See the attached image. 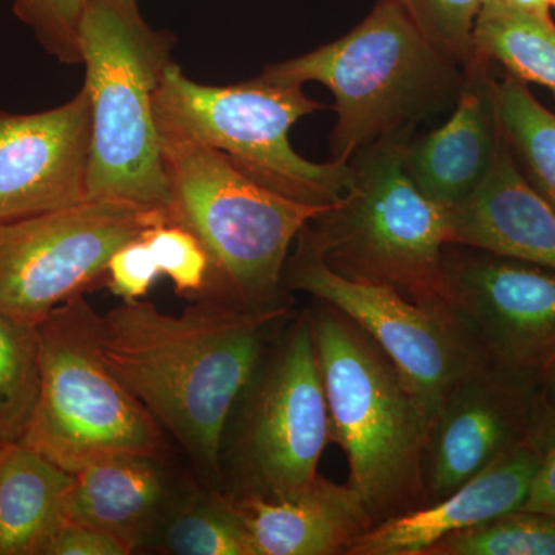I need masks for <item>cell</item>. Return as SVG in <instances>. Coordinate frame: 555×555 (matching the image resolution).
Segmentation results:
<instances>
[{
	"instance_id": "cell-1",
	"label": "cell",
	"mask_w": 555,
	"mask_h": 555,
	"mask_svg": "<svg viewBox=\"0 0 555 555\" xmlns=\"http://www.w3.org/2000/svg\"><path fill=\"white\" fill-rule=\"evenodd\" d=\"M294 305L246 310L199 298L179 315L124 301L101 315V353L188 456L193 476L221 494V447L233 406Z\"/></svg>"
},
{
	"instance_id": "cell-2",
	"label": "cell",
	"mask_w": 555,
	"mask_h": 555,
	"mask_svg": "<svg viewBox=\"0 0 555 555\" xmlns=\"http://www.w3.org/2000/svg\"><path fill=\"white\" fill-rule=\"evenodd\" d=\"M326 392L331 441L374 525L425 506L430 418L382 347L349 317L309 308Z\"/></svg>"
},
{
	"instance_id": "cell-3",
	"label": "cell",
	"mask_w": 555,
	"mask_h": 555,
	"mask_svg": "<svg viewBox=\"0 0 555 555\" xmlns=\"http://www.w3.org/2000/svg\"><path fill=\"white\" fill-rule=\"evenodd\" d=\"M169 222L190 230L208 257L201 298L246 310L294 305L284 287L288 250L301 230L337 206L288 198L244 173L224 153L160 134Z\"/></svg>"
},
{
	"instance_id": "cell-4",
	"label": "cell",
	"mask_w": 555,
	"mask_h": 555,
	"mask_svg": "<svg viewBox=\"0 0 555 555\" xmlns=\"http://www.w3.org/2000/svg\"><path fill=\"white\" fill-rule=\"evenodd\" d=\"M175 39L153 30L138 0H87L79 46L91 102L87 199H113L169 218L170 189L155 93Z\"/></svg>"
},
{
	"instance_id": "cell-5",
	"label": "cell",
	"mask_w": 555,
	"mask_h": 555,
	"mask_svg": "<svg viewBox=\"0 0 555 555\" xmlns=\"http://www.w3.org/2000/svg\"><path fill=\"white\" fill-rule=\"evenodd\" d=\"M459 64L436 49L398 0H379L345 38L262 75L281 82H318L335 98L332 155L349 164L372 142L429 116L459 86Z\"/></svg>"
},
{
	"instance_id": "cell-6",
	"label": "cell",
	"mask_w": 555,
	"mask_h": 555,
	"mask_svg": "<svg viewBox=\"0 0 555 555\" xmlns=\"http://www.w3.org/2000/svg\"><path fill=\"white\" fill-rule=\"evenodd\" d=\"M353 170L349 192L308 225L321 257L341 275L393 288L459 321L444 270L449 208L416 188L397 138L378 141Z\"/></svg>"
},
{
	"instance_id": "cell-7",
	"label": "cell",
	"mask_w": 555,
	"mask_h": 555,
	"mask_svg": "<svg viewBox=\"0 0 555 555\" xmlns=\"http://www.w3.org/2000/svg\"><path fill=\"white\" fill-rule=\"evenodd\" d=\"M39 392L21 443L69 474L108 456L167 455V434L109 371L83 295L38 326Z\"/></svg>"
},
{
	"instance_id": "cell-8",
	"label": "cell",
	"mask_w": 555,
	"mask_h": 555,
	"mask_svg": "<svg viewBox=\"0 0 555 555\" xmlns=\"http://www.w3.org/2000/svg\"><path fill=\"white\" fill-rule=\"evenodd\" d=\"M331 441L326 392L309 309L270 341L225 426L221 494L281 500L315 483Z\"/></svg>"
},
{
	"instance_id": "cell-9",
	"label": "cell",
	"mask_w": 555,
	"mask_h": 555,
	"mask_svg": "<svg viewBox=\"0 0 555 555\" xmlns=\"http://www.w3.org/2000/svg\"><path fill=\"white\" fill-rule=\"evenodd\" d=\"M323 108L306 96L301 83L261 75L236 86H203L175 62L164 68L155 93L159 134L218 150L248 177L288 198L332 206L352 188L356 170L338 160L310 163L288 141L294 124Z\"/></svg>"
},
{
	"instance_id": "cell-10",
	"label": "cell",
	"mask_w": 555,
	"mask_h": 555,
	"mask_svg": "<svg viewBox=\"0 0 555 555\" xmlns=\"http://www.w3.org/2000/svg\"><path fill=\"white\" fill-rule=\"evenodd\" d=\"M163 222V211L113 199L0 222V310L38 327L107 275L118 248Z\"/></svg>"
},
{
	"instance_id": "cell-11",
	"label": "cell",
	"mask_w": 555,
	"mask_h": 555,
	"mask_svg": "<svg viewBox=\"0 0 555 555\" xmlns=\"http://www.w3.org/2000/svg\"><path fill=\"white\" fill-rule=\"evenodd\" d=\"M287 259L284 287L312 295L349 317L392 360L433 423L449 390L488 360L465 327L393 288L352 280L326 264L308 225ZM433 426V425H430Z\"/></svg>"
},
{
	"instance_id": "cell-12",
	"label": "cell",
	"mask_w": 555,
	"mask_h": 555,
	"mask_svg": "<svg viewBox=\"0 0 555 555\" xmlns=\"http://www.w3.org/2000/svg\"><path fill=\"white\" fill-rule=\"evenodd\" d=\"M448 247L444 270L455 315L481 353L502 366L542 372L555 356V270Z\"/></svg>"
},
{
	"instance_id": "cell-13",
	"label": "cell",
	"mask_w": 555,
	"mask_h": 555,
	"mask_svg": "<svg viewBox=\"0 0 555 555\" xmlns=\"http://www.w3.org/2000/svg\"><path fill=\"white\" fill-rule=\"evenodd\" d=\"M539 375L485 360L449 390L427 440L425 506L528 440Z\"/></svg>"
},
{
	"instance_id": "cell-14",
	"label": "cell",
	"mask_w": 555,
	"mask_h": 555,
	"mask_svg": "<svg viewBox=\"0 0 555 555\" xmlns=\"http://www.w3.org/2000/svg\"><path fill=\"white\" fill-rule=\"evenodd\" d=\"M90 150L86 87L47 112L13 115L0 109V222L86 201Z\"/></svg>"
},
{
	"instance_id": "cell-15",
	"label": "cell",
	"mask_w": 555,
	"mask_h": 555,
	"mask_svg": "<svg viewBox=\"0 0 555 555\" xmlns=\"http://www.w3.org/2000/svg\"><path fill=\"white\" fill-rule=\"evenodd\" d=\"M64 521L107 532L131 554L149 551L179 496L195 483L179 477L166 455L108 456L72 474Z\"/></svg>"
},
{
	"instance_id": "cell-16",
	"label": "cell",
	"mask_w": 555,
	"mask_h": 555,
	"mask_svg": "<svg viewBox=\"0 0 555 555\" xmlns=\"http://www.w3.org/2000/svg\"><path fill=\"white\" fill-rule=\"evenodd\" d=\"M542 459L526 440L438 502L372 526L346 555H426L455 532L520 509Z\"/></svg>"
},
{
	"instance_id": "cell-17",
	"label": "cell",
	"mask_w": 555,
	"mask_h": 555,
	"mask_svg": "<svg viewBox=\"0 0 555 555\" xmlns=\"http://www.w3.org/2000/svg\"><path fill=\"white\" fill-rule=\"evenodd\" d=\"M449 246L555 270V211L528 184L502 133L483 181L465 203L449 208Z\"/></svg>"
},
{
	"instance_id": "cell-18",
	"label": "cell",
	"mask_w": 555,
	"mask_h": 555,
	"mask_svg": "<svg viewBox=\"0 0 555 555\" xmlns=\"http://www.w3.org/2000/svg\"><path fill=\"white\" fill-rule=\"evenodd\" d=\"M486 62L470 61L459 104L440 129L404 147V164L423 193L454 208L465 203L483 181L494 159L500 130L494 79Z\"/></svg>"
},
{
	"instance_id": "cell-19",
	"label": "cell",
	"mask_w": 555,
	"mask_h": 555,
	"mask_svg": "<svg viewBox=\"0 0 555 555\" xmlns=\"http://www.w3.org/2000/svg\"><path fill=\"white\" fill-rule=\"evenodd\" d=\"M230 503L255 555H346L358 537L374 526L356 489L323 477L288 499Z\"/></svg>"
},
{
	"instance_id": "cell-20",
	"label": "cell",
	"mask_w": 555,
	"mask_h": 555,
	"mask_svg": "<svg viewBox=\"0 0 555 555\" xmlns=\"http://www.w3.org/2000/svg\"><path fill=\"white\" fill-rule=\"evenodd\" d=\"M72 474L21 441L0 447V555H43L64 521Z\"/></svg>"
},
{
	"instance_id": "cell-21",
	"label": "cell",
	"mask_w": 555,
	"mask_h": 555,
	"mask_svg": "<svg viewBox=\"0 0 555 555\" xmlns=\"http://www.w3.org/2000/svg\"><path fill=\"white\" fill-rule=\"evenodd\" d=\"M496 62L507 75L545 86L555 100V24L507 5L483 0L473 31V60Z\"/></svg>"
},
{
	"instance_id": "cell-22",
	"label": "cell",
	"mask_w": 555,
	"mask_h": 555,
	"mask_svg": "<svg viewBox=\"0 0 555 555\" xmlns=\"http://www.w3.org/2000/svg\"><path fill=\"white\" fill-rule=\"evenodd\" d=\"M150 550L170 555H255L228 496L198 480L179 496Z\"/></svg>"
},
{
	"instance_id": "cell-23",
	"label": "cell",
	"mask_w": 555,
	"mask_h": 555,
	"mask_svg": "<svg viewBox=\"0 0 555 555\" xmlns=\"http://www.w3.org/2000/svg\"><path fill=\"white\" fill-rule=\"evenodd\" d=\"M496 120L511 155L528 184L555 211V115L528 82L507 75L494 80Z\"/></svg>"
},
{
	"instance_id": "cell-24",
	"label": "cell",
	"mask_w": 555,
	"mask_h": 555,
	"mask_svg": "<svg viewBox=\"0 0 555 555\" xmlns=\"http://www.w3.org/2000/svg\"><path fill=\"white\" fill-rule=\"evenodd\" d=\"M38 392V327L0 310V447L24 436Z\"/></svg>"
},
{
	"instance_id": "cell-25",
	"label": "cell",
	"mask_w": 555,
	"mask_h": 555,
	"mask_svg": "<svg viewBox=\"0 0 555 555\" xmlns=\"http://www.w3.org/2000/svg\"><path fill=\"white\" fill-rule=\"evenodd\" d=\"M426 555H555V516L520 507L440 540Z\"/></svg>"
},
{
	"instance_id": "cell-26",
	"label": "cell",
	"mask_w": 555,
	"mask_h": 555,
	"mask_svg": "<svg viewBox=\"0 0 555 555\" xmlns=\"http://www.w3.org/2000/svg\"><path fill=\"white\" fill-rule=\"evenodd\" d=\"M158 266L182 297L199 299L207 287L208 257L203 244L182 225L163 222L141 235Z\"/></svg>"
},
{
	"instance_id": "cell-27",
	"label": "cell",
	"mask_w": 555,
	"mask_h": 555,
	"mask_svg": "<svg viewBox=\"0 0 555 555\" xmlns=\"http://www.w3.org/2000/svg\"><path fill=\"white\" fill-rule=\"evenodd\" d=\"M436 49L467 67L473 31L483 0H398Z\"/></svg>"
},
{
	"instance_id": "cell-28",
	"label": "cell",
	"mask_w": 555,
	"mask_h": 555,
	"mask_svg": "<svg viewBox=\"0 0 555 555\" xmlns=\"http://www.w3.org/2000/svg\"><path fill=\"white\" fill-rule=\"evenodd\" d=\"M13 9L47 53L65 65L82 64L79 31L87 0H13Z\"/></svg>"
},
{
	"instance_id": "cell-29",
	"label": "cell",
	"mask_w": 555,
	"mask_h": 555,
	"mask_svg": "<svg viewBox=\"0 0 555 555\" xmlns=\"http://www.w3.org/2000/svg\"><path fill=\"white\" fill-rule=\"evenodd\" d=\"M159 276L158 266L141 236L124 244L109 258L108 287L122 301L144 298Z\"/></svg>"
},
{
	"instance_id": "cell-30",
	"label": "cell",
	"mask_w": 555,
	"mask_h": 555,
	"mask_svg": "<svg viewBox=\"0 0 555 555\" xmlns=\"http://www.w3.org/2000/svg\"><path fill=\"white\" fill-rule=\"evenodd\" d=\"M43 555H131L129 547L116 537L89 528V526L67 524L51 537Z\"/></svg>"
},
{
	"instance_id": "cell-31",
	"label": "cell",
	"mask_w": 555,
	"mask_h": 555,
	"mask_svg": "<svg viewBox=\"0 0 555 555\" xmlns=\"http://www.w3.org/2000/svg\"><path fill=\"white\" fill-rule=\"evenodd\" d=\"M528 441L543 455L555 448V356L537 379Z\"/></svg>"
},
{
	"instance_id": "cell-32",
	"label": "cell",
	"mask_w": 555,
	"mask_h": 555,
	"mask_svg": "<svg viewBox=\"0 0 555 555\" xmlns=\"http://www.w3.org/2000/svg\"><path fill=\"white\" fill-rule=\"evenodd\" d=\"M524 509L555 516V448L543 455Z\"/></svg>"
},
{
	"instance_id": "cell-33",
	"label": "cell",
	"mask_w": 555,
	"mask_h": 555,
	"mask_svg": "<svg viewBox=\"0 0 555 555\" xmlns=\"http://www.w3.org/2000/svg\"><path fill=\"white\" fill-rule=\"evenodd\" d=\"M507 5L513 7L525 13L534 14V16L543 17V20H550V3L547 0H503Z\"/></svg>"
},
{
	"instance_id": "cell-34",
	"label": "cell",
	"mask_w": 555,
	"mask_h": 555,
	"mask_svg": "<svg viewBox=\"0 0 555 555\" xmlns=\"http://www.w3.org/2000/svg\"><path fill=\"white\" fill-rule=\"evenodd\" d=\"M547 3H550V7H554L555 9V0H547Z\"/></svg>"
}]
</instances>
